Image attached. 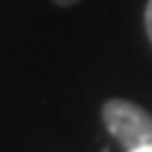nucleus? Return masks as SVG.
<instances>
[{
	"instance_id": "obj_3",
	"label": "nucleus",
	"mask_w": 152,
	"mask_h": 152,
	"mask_svg": "<svg viewBox=\"0 0 152 152\" xmlns=\"http://www.w3.org/2000/svg\"><path fill=\"white\" fill-rule=\"evenodd\" d=\"M56 5H61V8H69V5H76L79 0H53Z\"/></svg>"
},
{
	"instance_id": "obj_4",
	"label": "nucleus",
	"mask_w": 152,
	"mask_h": 152,
	"mask_svg": "<svg viewBox=\"0 0 152 152\" xmlns=\"http://www.w3.org/2000/svg\"><path fill=\"white\" fill-rule=\"evenodd\" d=\"M129 152H152V145H145V147H137V150H129Z\"/></svg>"
},
{
	"instance_id": "obj_2",
	"label": "nucleus",
	"mask_w": 152,
	"mask_h": 152,
	"mask_svg": "<svg viewBox=\"0 0 152 152\" xmlns=\"http://www.w3.org/2000/svg\"><path fill=\"white\" fill-rule=\"evenodd\" d=\"M145 31L152 41V0H147V8H145Z\"/></svg>"
},
{
	"instance_id": "obj_1",
	"label": "nucleus",
	"mask_w": 152,
	"mask_h": 152,
	"mask_svg": "<svg viewBox=\"0 0 152 152\" xmlns=\"http://www.w3.org/2000/svg\"><path fill=\"white\" fill-rule=\"evenodd\" d=\"M102 119L107 124V132L127 152L152 145V114L140 104L127 99H109L102 107Z\"/></svg>"
}]
</instances>
